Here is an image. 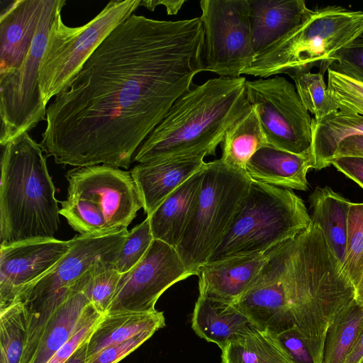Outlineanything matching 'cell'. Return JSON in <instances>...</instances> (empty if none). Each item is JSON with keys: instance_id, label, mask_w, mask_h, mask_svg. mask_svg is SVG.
Returning a JSON list of instances; mask_svg holds the SVG:
<instances>
[{"instance_id": "cell-1", "label": "cell", "mask_w": 363, "mask_h": 363, "mask_svg": "<svg viewBox=\"0 0 363 363\" xmlns=\"http://www.w3.org/2000/svg\"><path fill=\"white\" fill-rule=\"evenodd\" d=\"M200 17L132 14L46 109L39 143L57 164L129 168L136 151L203 72Z\"/></svg>"}, {"instance_id": "cell-2", "label": "cell", "mask_w": 363, "mask_h": 363, "mask_svg": "<svg viewBox=\"0 0 363 363\" xmlns=\"http://www.w3.org/2000/svg\"><path fill=\"white\" fill-rule=\"evenodd\" d=\"M267 254L257 279L235 306L260 330L279 333L294 328L313 362L323 363L328 328L354 300V286L315 223Z\"/></svg>"}, {"instance_id": "cell-3", "label": "cell", "mask_w": 363, "mask_h": 363, "mask_svg": "<svg viewBox=\"0 0 363 363\" xmlns=\"http://www.w3.org/2000/svg\"><path fill=\"white\" fill-rule=\"evenodd\" d=\"M246 78L218 77L193 86L136 151L139 163L215 155L229 128L250 106Z\"/></svg>"}, {"instance_id": "cell-4", "label": "cell", "mask_w": 363, "mask_h": 363, "mask_svg": "<svg viewBox=\"0 0 363 363\" xmlns=\"http://www.w3.org/2000/svg\"><path fill=\"white\" fill-rule=\"evenodd\" d=\"M1 147L0 246L55 238L60 208L40 144L26 132Z\"/></svg>"}, {"instance_id": "cell-5", "label": "cell", "mask_w": 363, "mask_h": 363, "mask_svg": "<svg viewBox=\"0 0 363 363\" xmlns=\"http://www.w3.org/2000/svg\"><path fill=\"white\" fill-rule=\"evenodd\" d=\"M363 32V11L341 6L312 10L303 21L260 54L242 74L268 78L311 72L324 74L337 52Z\"/></svg>"}, {"instance_id": "cell-6", "label": "cell", "mask_w": 363, "mask_h": 363, "mask_svg": "<svg viewBox=\"0 0 363 363\" xmlns=\"http://www.w3.org/2000/svg\"><path fill=\"white\" fill-rule=\"evenodd\" d=\"M311 224L303 201L292 191L252 180L230 230L207 263L265 254Z\"/></svg>"}, {"instance_id": "cell-7", "label": "cell", "mask_w": 363, "mask_h": 363, "mask_svg": "<svg viewBox=\"0 0 363 363\" xmlns=\"http://www.w3.org/2000/svg\"><path fill=\"white\" fill-rule=\"evenodd\" d=\"M251 183L245 172L228 166L220 158L206 163L193 214L176 248L194 275L228 233Z\"/></svg>"}, {"instance_id": "cell-8", "label": "cell", "mask_w": 363, "mask_h": 363, "mask_svg": "<svg viewBox=\"0 0 363 363\" xmlns=\"http://www.w3.org/2000/svg\"><path fill=\"white\" fill-rule=\"evenodd\" d=\"M141 0L109 1L79 27L66 26L57 9L39 69V87L45 105L62 91L104 39L140 6Z\"/></svg>"}, {"instance_id": "cell-9", "label": "cell", "mask_w": 363, "mask_h": 363, "mask_svg": "<svg viewBox=\"0 0 363 363\" xmlns=\"http://www.w3.org/2000/svg\"><path fill=\"white\" fill-rule=\"evenodd\" d=\"M128 233L124 229L106 235L75 236L71 239V247L67 253L49 272L19 294L15 301L23 303L28 318L23 353L31 349L50 316L96 262L107 259L115 262Z\"/></svg>"}, {"instance_id": "cell-10", "label": "cell", "mask_w": 363, "mask_h": 363, "mask_svg": "<svg viewBox=\"0 0 363 363\" xmlns=\"http://www.w3.org/2000/svg\"><path fill=\"white\" fill-rule=\"evenodd\" d=\"M65 0H44L40 19L30 50L21 65L0 75V145L28 132L46 118L47 107L39 87V69L50 26Z\"/></svg>"}, {"instance_id": "cell-11", "label": "cell", "mask_w": 363, "mask_h": 363, "mask_svg": "<svg viewBox=\"0 0 363 363\" xmlns=\"http://www.w3.org/2000/svg\"><path fill=\"white\" fill-rule=\"evenodd\" d=\"M203 71L240 77L255 60L248 0L200 1Z\"/></svg>"}, {"instance_id": "cell-12", "label": "cell", "mask_w": 363, "mask_h": 363, "mask_svg": "<svg viewBox=\"0 0 363 363\" xmlns=\"http://www.w3.org/2000/svg\"><path fill=\"white\" fill-rule=\"evenodd\" d=\"M246 94L257 111L269 145L296 155H308L312 118L295 85L280 76L247 80Z\"/></svg>"}, {"instance_id": "cell-13", "label": "cell", "mask_w": 363, "mask_h": 363, "mask_svg": "<svg viewBox=\"0 0 363 363\" xmlns=\"http://www.w3.org/2000/svg\"><path fill=\"white\" fill-rule=\"evenodd\" d=\"M192 275L174 247L154 239L142 259L122 274L106 313L155 312L167 289Z\"/></svg>"}, {"instance_id": "cell-14", "label": "cell", "mask_w": 363, "mask_h": 363, "mask_svg": "<svg viewBox=\"0 0 363 363\" xmlns=\"http://www.w3.org/2000/svg\"><path fill=\"white\" fill-rule=\"evenodd\" d=\"M67 198L85 199L104 216L111 233L127 229L140 208L138 189L130 172L111 166L79 167L67 172Z\"/></svg>"}, {"instance_id": "cell-15", "label": "cell", "mask_w": 363, "mask_h": 363, "mask_svg": "<svg viewBox=\"0 0 363 363\" xmlns=\"http://www.w3.org/2000/svg\"><path fill=\"white\" fill-rule=\"evenodd\" d=\"M0 247L1 311L67 253L71 240L38 239Z\"/></svg>"}, {"instance_id": "cell-16", "label": "cell", "mask_w": 363, "mask_h": 363, "mask_svg": "<svg viewBox=\"0 0 363 363\" xmlns=\"http://www.w3.org/2000/svg\"><path fill=\"white\" fill-rule=\"evenodd\" d=\"M204 157H184L139 163L130 172L147 216L181 184L201 170Z\"/></svg>"}, {"instance_id": "cell-17", "label": "cell", "mask_w": 363, "mask_h": 363, "mask_svg": "<svg viewBox=\"0 0 363 363\" xmlns=\"http://www.w3.org/2000/svg\"><path fill=\"white\" fill-rule=\"evenodd\" d=\"M44 0H16L0 15V75L18 69L26 57L40 19Z\"/></svg>"}, {"instance_id": "cell-18", "label": "cell", "mask_w": 363, "mask_h": 363, "mask_svg": "<svg viewBox=\"0 0 363 363\" xmlns=\"http://www.w3.org/2000/svg\"><path fill=\"white\" fill-rule=\"evenodd\" d=\"M267 259L265 253L206 263L197 272L199 291L233 303L255 282Z\"/></svg>"}, {"instance_id": "cell-19", "label": "cell", "mask_w": 363, "mask_h": 363, "mask_svg": "<svg viewBox=\"0 0 363 363\" xmlns=\"http://www.w3.org/2000/svg\"><path fill=\"white\" fill-rule=\"evenodd\" d=\"M191 328L199 337L222 350L256 327L233 303L199 293L192 313Z\"/></svg>"}, {"instance_id": "cell-20", "label": "cell", "mask_w": 363, "mask_h": 363, "mask_svg": "<svg viewBox=\"0 0 363 363\" xmlns=\"http://www.w3.org/2000/svg\"><path fill=\"white\" fill-rule=\"evenodd\" d=\"M252 45L259 55L311 12L303 0H248Z\"/></svg>"}, {"instance_id": "cell-21", "label": "cell", "mask_w": 363, "mask_h": 363, "mask_svg": "<svg viewBox=\"0 0 363 363\" xmlns=\"http://www.w3.org/2000/svg\"><path fill=\"white\" fill-rule=\"evenodd\" d=\"M78 286L55 311L20 363H47L74 333L93 307Z\"/></svg>"}, {"instance_id": "cell-22", "label": "cell", "mask_w": 363, "mask_h": 363, "mask_svg": "<svg viewBox=\"0 0 363 363\" xmlns=\"http://www.w3.org/2000/svg\"><path fill=\"white\" fill-rule=\"evenodd\" d=\"M203 167L181 184L150 216H147L155 240L177 248L193 214Z\"/></svg>"}, {"instance_id": "cell-23", "label": "cell", "mask_w": 363, "mask_h": 363, "mask_svg": "<svg viewBox=\"0 0 363 363\" xmlns=\"http://www.w3.org/2000/svg\"><path fill=\"white\" fill-rule=\"evenodd\" d=\"M311 168L308 155H296L264 146L257 150L247 164L249 177L274 186L306 191L307 173Z\"/></svg>"}, {"instance_id": "cell-24", "label": "cell", "mask_w": 363, "mask_h": 363, "mask_svg": "<svg viewBox=\"0 0 363 363\" xmlns=\"http://www.w3.org/2000/svg\"><path fill=\"white\" fill-rule=\"evenodd\" d=\"M165 326L162 311L137 313L117 311L104 313L87 342L86 359L104 348L125 342L147 330Z\"/></svg>"}, {"instance_id": "cell-25", "label": "cell", "mask_w": 363, "mask_h": 363, "mask_svg": "<svg viewBox=\"0 0 363 363\" xmlns=\"http://www.w3.org/2000/svg\"><path fill=\"white\" fill-rule=\"evenodd\" d=\"M363 135V116L338 111L320 121L312 118L309 159L311 168L320 170L331 165L339 145L346 138Z\"/></svg>"}, {"instance_id": "cell-26", "label": "cell", "mask_w": 363, "mask_h": 363, "mask_svg": "<svg viewBox=\"0 0 363 363\" xmlns=\"http://www.w3.org/2000/svg\"><path fill=\"white\" fill-rule=\"evenodd\" d=\"M309 199L312 223L320 228L330 249L343 265L352 202L328 186L317 187Z\"/></svg>"}, {"instance_id": "cell-27", "label": "cell", "mask_w": 363, "mask_h": 363, "mask_svg": "<svg viewBox=\"0 0 363 363\" xmlns=\"http://www.w3.org/2000/svg\"><path fill=\"white\" fill-rule=\"evenodd\" d=\"M220 144L221 160L228 166L245 172L247 164L255 153L269 145L253 105L250 104L245 113L229 128Z\"/></svg>"}, {"instance_id": "cell-28", "label": "cell", "mask_w": 363, "mask_h": 363, "mask_svg": "<svg viewBox=\"0 0 363 363\" xmlns=\"http://www.w3.org/2000/svg\"><path fill=\"white\" fill-rule=\"evenodd\" d=\"M221 351L222 363H295L275 333L257 328Z\"/></svg>"}, {"instance_id": "cell-29", "label": "cell", "mask_w": 363, "mask_h": 363, "mask_svg": "<svg viewBox=\"0 0 363 363\" xmlns=\"http://www.w3.org/2000/svg\"><path fill=\"white\" fill-rule=\"evenodd\" d=\"M363 326V306L355 299L336 315L324 344L323 363H344Z\"/></svg>"}, {"instance_id": "cell-30", "label": "cell", "mask_w": 363, "mask_h": 363, "mask_svg": "<svg viewBox=\"0 0 363 363\" xmlns=\"http://www.w3.org/2000/svg\"><path fill=\"white\" fill-rule=\"evenodd\" d=\"M28 335L24 305L15 301L0 311V363H20Z\"/></svg>"}, {"instance_id": "cell-31", "label": "cell", "mask_w": 363, "mask_h": 363, "mask_svg": "<svg viewBox=\"0 0 363 363\" xmlns=\"http://www.w3.org/2000/svg\"><path fill=\"white\" fill-rule=\"evenodd\" d=\"M121 275L107 259L98 260L84 274L82 292L99 313H106Z\"/></svg>"}, {"instance_id": "cell-32", "label": "cell", "mask_w": 363, "mask_h": 363, "mask_svg": "<svg viewBox=\"0 0 363 363\" xmlns=\"http://www.w3.org/2000/svg\"><path fill=\"white\" fill-rule=\"evenodd\" d=\"M294 82L298 96L305 108L314 115V119L321 121L339 111L336 102L330 96L323 74L307 72L290 77Z\"/></svg>"}, {"instance_id": "cell-33", "label": "cell", "mask_w": 363, "mask_h": 363, "mask_svg": "<svg viewBox=\"0 0 363 363\" xmlns=\"http://www.w3.org/2000/svg\"><path fill=\"white\" fill-rule=\"evenodd\" d=\"M342 268L355 287L363 276V203H352L350 207Z\"/></svg>"}, {"instance_id": "cell-34", "label": "cell", "mask_w": 363, "mask_h": 363, "mask_svg": "<svg viewBox=\"0 0 363 363\" xmlns=\"http://www.w3.org/2000/svg\"><path fill=\"white\" fill-rule=\"evenodd\" d=\"M60 214L79 235H99L113 233L110 231L102 213L90 201L67 198L61 202Z\"/></svg>"}, {"instance_id": "cell-35", "label": "cell", "mask_w": 363, "mask_h": 363, "mask_svg": "<svg viewBox=\"0 0 363 363\" xmlns=\"http://www.w3.org/2000/svg\"><path fill=\"white\" fill-rule=\"evenodd\" d=\"M154 240L147 217L141 223L128 231L125 242L113 265L121 274L135 267L145 256Z\"/></svg>"}, {"instance_id": "cell-36", "label": "cell", "mask_w": 363, "mask_h": 363, "mask_svg": "<svg viewBox=\"0 0 363 363\" xmlns=\"http://www.w3.org/2000/svg\"><path fill=\"white\" fill-rule=\"evenodd\" d=\"M328 89L339 110L357 113L363 110V83L331 69H328Z\"/></svg>"}, {"instance_id": "cell-37", "label": "cell", "mask_w": 363, "mask_h": 363, "mask_svg": "<svg viewBox=\"0 0 363 363\" xmlns=\"http://www.w3.org/2000/svg\"><path fill=\"white\" fill-rule=\"evenodd\" d=\"M330 69L363 83V32L340 50Z\"/></svg>"}, {"instance_id": "cell-38", "label": "cell", "mask_w": 363, "mask_h": 363, "mask_svg": "<svg viewBox=\"0 0 363 363\" xmlns=\"http://www.w3.org/2000/svg\"><path fill=\"white\" fill-rule=\"evenodd\" d=\"M103 315L93 306L72 337L47 363H65L68 360L75 351L89 339Z\"/></svg>"}, {"instance_id": "cell-39", "label": "cell", "mask_w": 363, "mask_h": 363, "mask_svg": "<svg viewBox=\"0 0 363 363\" xmlns=\"http://www.w3.org/2000/svg\"><path fill=\"white\" fill-rule=\"evenodd\" d=\"M155 333L154 330H147L125 342L109 345L87 359L86 363H118L150 339Z\"/></svg>"}, {"instance_id": "cell-40", "label": "cell", "mask_w": 363, "mask_h": 363, "mask_svg": "<svg viewBox=\"0 0 363 363\" xmlns=\"http://www.w3.org/2000/svg\"><path fill=\"white\" fill-rule=\"evenodd\" d=\"M276 335L295 363H314L306 346L294 328Z\"/></svg>"}, {"instance_id": "cell-41", "label": "cell", "mask_w": 363, "mask_h": 363, "mask_svg": "<svg viewBox=\"0 0 363 363\" xmlns=\"http://www.w3.org/2000/svg\"><path fill=\"white\" fill-rule=\"evenodd\" d=\"M331 165L363 188V157H336L332 160Z\"/></svg>"}, {"instance_id": "cell-42", "label": "cell", "mask_w": 363, "mask_h": 363, "mask_svg": "<svg viewBox=\"0 0 363 363\" xmlns=\"http://www.w3.org/2000/svg\"><path fill=\"white\" fill-rule=\"evenodd\" d=\"M363 157V135H354L345 139L338 146L335 157Z\"/></svg>"}, {"instance_id": "cell-43", "label": "cell", "mask_w": 363, "mask_h": 363, "mask_svg": "<svg viewBox=\"0 0 363 363\" xmlns=\"http://www.w3.org/2000/svg\"><path fill=\"white\" fill-rule=\"evenodd\" d=\"M185 2V0H143L140 2V6H143L150 11H153L157 6L162 5L166 8L167 14L175 15Z\"/></svg>"}, {"instance_id": "cell-44", "label": "cell", "mask_w": 363, "mask_h": 363, "mask_svg": "<svg viewBox=\"0 0 363 363\" xmlns=\"http://www.w3.org/2000/svg\"><path fill=\"white\" fill-rule=\"evenodd\" d=\"M363 359V326L344 363H359Z\"/></svg>"}, {"instance_id": "cell-45", "label": "cell", "mask_w": 363, "mask_h": 363, "mask_svg": "<svg viewBox=\"0 0 363 363\" xmlns=\"http://www.w3.org/2000/svg\"><path fill=\"white\" fill-rule=\"evenodd\" d=\"M88 340L84 342L65 363H86Z\"/></svg>"}, {"instance_id": "cell-46", "label": "cell", "mask_w": 363, "mask_h": 363, "mask_svg": "<svg viewBox=\"0 0 363 363\" xmlns=\"http://www.w3.org/2000/svg\"><path fill=\"white\" fill-rule=\"evenodd\" d=\"M355 289V296L354 299L356 302L363 306V276L361 278L360 281L357 284V285L354 287Z\"/></svg>"}, {"instance_id": "cell-47", "label": "cell", "mask_w": 363, "mask_h": 363, "mask_svg": "<svg viewBox=\"0 0 363 363\" xmlns=\"http://www.w3.org/2000/svg\"><path fill=\"white\" fill-rule=\"evenodd\" d=\"M358 114H360V115H362L363 116V110L360 111Z\"/></svg>"}, {"instance_id": "cell-48", "label": "cell", "mask_w": 363, "mask_h": 363, "mask_svg": "<svg viewBox=\"0 0 363 363\" xmlns=\"http://www.w3.org/2000/svg\"><path fill=\"white\" fill-rule=\"evenodd\" d=\"M359 363H363V359L360 361Z\"/></svg>"}]
</instances>
